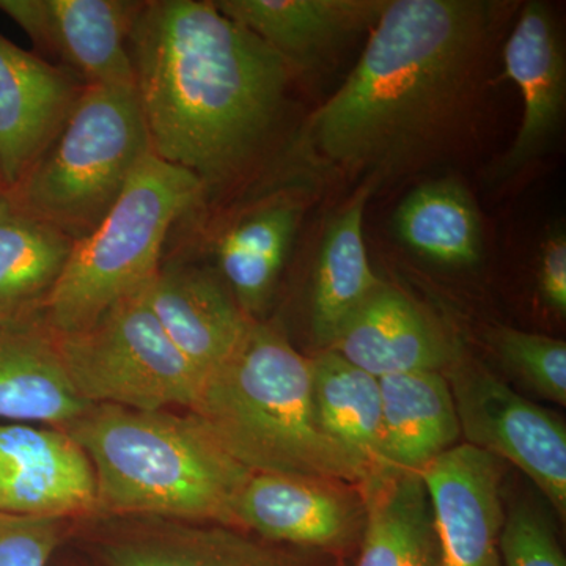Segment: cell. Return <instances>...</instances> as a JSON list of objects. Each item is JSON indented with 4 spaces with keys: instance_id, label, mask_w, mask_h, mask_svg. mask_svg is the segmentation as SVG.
<instances>
[{
    "instance_id": "6da1fadb",
    "label": "cell",
    "mask_w": 566,
    "mask_h": 566,
    "mask_svg": "<svg viewBox=\"0 0 566 566\" xmlns=\"http://www.w3.org/2000/svg\"><path fill=\"white\" fill-rule=\"evenodd\" d=\"M129 50L151 153L208 188L237 177L270 136L289 65L214 2H142Z\"/></svg>"
},
{
    "instance_id": "7a4b0ae2",
    "label": "cell",
    "mask_w": 566,
    "mask_h": 566,
    "mask_svg": "<svg viewBox=\"0 0 566 566\" xmlns=\"http://www.w3.org/2000/svg\"><path fill=\"white\" fill-rule=\"evenodd\" d=\"M486 6L471 0H387L345 84L308 120L331 163H385L447 120L485 48Z\"/></svg>"
},
{
    "instance_id": "3957f363",
    "label": "cell",
    "mask_w": 566,
    "mask_h": 566,
    "mask_svg": "<svg viewBox=\"0 0 566 566\" xmlns=\"http://www.w3.org/2000/svg\"><path fill=\"white\" fill-rule=\"evenodd\" d=\"M191 412L252 474L359 488L375 475L324 431L311 359L281 331L255 319L232 356L205 378Z\"/></svg>"
},
{
    "instance_id": "277c9868",
    "label": "cell",
    "mask_w": 566,
    "mask_h": 566,
    "mask_svg": "<svg viewBox=\"0 0 566 566\" xmlns=\"http://www.w3.org/2000/svg\"><path fill=\"white\" fill-rule=\"evenodd\" d=\"M66 433L92 461L96 509L234 526V502L252 472L192 412L93 405Z\"/></svg>"
},
{
    "instance_id": "5b68a950",
    "label": "cell",
    "mask_w": 566,
    "mask_h": 566,
    "mask_svg": "<svg viewBox=\"0 0 566 566\" xmlns=\"http://www.w3.org/2000/svg\"><path fill=\"white\" fill-rule=\"evenodd\" d=\"M203 196L196 175L148 153L103 221L74 241L40 322L57 337L81 333L144 289L161 268L167 233Z\"/></svg>"
},
{
    "instance_id": "8992f818",
    "label": "cell",
    "mask_w": 566,
    "mask_h": 566,
    "mask_svg": "<svg viewBox=\"0 0 566 566\" xmlns=\"http://www.w3.org/2000/svg\"><path fill=\"white\" fill-rule=\"evenodd\" d=\"M150 151L136 85H84L46 150L6 193L77 241L103 221Z\"/></svg>"
},
{
    "instance_id": "52a82bcc",
    "label": "cell",
    "mask_w": 566,
    "mask_h": 566,
    "mask_svg": "<svg viewBox=\"0 0 566 566\" xmlns=\"http://www.w3.org/2000/svg\"><path fill=\"white\" fill-rule=\"evenodd\" d=\"M54 338L74 389L91 405L192 411L199 400L203 376L164 333L144 289L112 305L87 329Z\"/></svg>"
},
{
    "instance_id": "ba28073f",
    "label": "cell",
    "mask_w": 566,
    "mask_h": 566,
    "mask_svg": "<svg viewBox=\"0 0 566 566\" xmlns=\"http://www.w3.org/2000/svg\"><path fill=\"white\" fill-rule=\"evenodd\" d=\"M447 368L465 444L515 464L565 517V423L474 360L455 356Z\"/></svg>"
},
{
    "instance_id": "9c48e42d",
    "label": "cell",
    "mask_w": 566,
    "mask_h": 566,
    "mask_svg": "<svg viewBox=\"0 0 566 566\" xmlns=\"http://www.w3.org/2000/svg\"><path fill=\"white\" fill-rule=\"evenodd\" d=\"M142 2L133 0H0V11L40 55L82 85H136L129 36Z\"/></svg>"
},
{
    "instance_id": "30bf717a",
    "label": "cell",
    "mask_w": 566,
    "mask_h": 566,
    "mask_svg": "<svg viewBox=\"0 0 566 566\" xmlns=\"http://www.w3.org/2000/svg\"><path fill=\"white\" fill-rule=\"evenodd\" d=\"M419 474L433 510L439 566H502L501 460L464 442Z\"/></svg>"
},
{
    "instance_id": "8fae6325",
    "label": "cell",
    "mask_w": 566,
    "mask_h": 566,
    "mask_svg": "<svg viewBox=\"0 0 566 566\" xmlns=\"http://www.w3.org/2000/svg\"><path fill=\"white\" fill-rule=\"evenodd\" d=\"M96 509V476L69 433L0 424V513L63 517Z\"/></svg>"
},
{
    "instance_id": "7c38bea8",
    "label": "cell",
    "mask_w": 566,
    "mask_h": 566,
    "mask_svg": "<svg viewBox=\"0 0 566 566\" xmlns=\"http://www.w3.org/2000/svg\"><path fill=\"white\" fill-rule=\"evenodd\" d=\"M84 85L0 35V186L13 191L69 117Z\"/></svg>"
},
{
    "instance_id": "4fadbf2b",
    "label": "cell",
    "mask_w": 566,
    "mask_h": 566,
    "mask_svg": "<svg viewBox=\"0 0 566 566\" xmlns=\"http://www.w3.org/2000/svg\"><path fill=\"white\" fill-rule=\"evenodd\" d=\"M301 476L252 474L233 506L234 526L273 542L338 547L364 526L363 491Z\"/></svg>"
},
{
    "instance_id": "5bb4252c",
    "label": "cell",
    "mask_w": 566,
    "mask_h": 566,
    "mask_svg": "<svg viewBox=\"0 0 566 566\" xmlns=\"http://www.w3.org/2000/svg\"><path fill=\"white\" fill-rule=\"evenodd\" d=\"M144 296L203 379L232 356L253 322L214 274L196 266L159 268Z\"/></svg>"
},
{
    "instance_id": "9a60e30c",
    "label": "cell",
    "mask_w": 566,
    "mask_h": 566,
    "mask_svg": "<svg viewBox=\"0 0 566 566\" xmlns=\"http://www.w3.org/2000/svg\"><path fill=\"white\" fill-rule=\"evenodd\" d=\"M505 71L523 95V123L499 172L512 177L546 151L564 120L566 65L554 18L528 2L504 50Z\"/></svg>"
},
{
    "instance_id": "2e32d148",
    "label": "cell",
    "mask_w": 566,
    "mask_h": 566,
    "mask_svg": "<svg viewBox=\"0 0 566 566\" xmlns=\"http://www.w3.org/2000/svg\"><path fill=\"white\" fill-rule=\"evenodd\" d=\"M327 349L378 379L411 371H442L457 356L438 326L409 297L385 283Z\"/></svg>"
},
{
    "instance_id": "e0dca14e",
    "label": "cell",
    "mask_w": 566,
    "mask_h": 566,
    "mask_svg": "<svg viewBox=\"0 0 566 566\" xmlns=\"http://www.w3.org/2000/svg\"><path fill=\"white\" fill-rule=\"evenodd\" d=\"M92 406L74 389L54 335L35 315L0 323V419L69 427Z\"/></svg>"
},
{
    "instance_id": "ac0fdd59",
    "label": "cell",
    "mask_w": 566,
    "mask_h": 566,
    "mask_svg": "<svg viewBox=\"0 0 566 566\" xmlns=\"http://www.w3.org/2000/svg\"><path fill=\"white\" fill-rule=\"evenodd\" d=\"M214 6L293 66L370 28L387 0H219Z\"/></svg>"
},
{
    "instance_id": "d6986e66",
    "label": "cell",
    "mask_w": 566,
    "mask_h": 566,
    "mask_svg": "<svg viewBox=\"0 0 566 566\" xmlns=\"http://www.w3.org/2000/svg\"><path fill=\"white\" fill-rule=\"evenodd\" d=\"M360 491L365 517L357 566H439L433 510L419 472L387 469Z\"/></svg>"
},
{
    "instance_id": "ffe728a7",
    "label": "cell",
    "mask_w": 566,
    "mask_h": 566,
    "mask_svg": "<svg viewBox=\"0 0 566 566\" xmlns=\"http://www.w3.org/2000/svg\"><path fill=\"white\" fill-rule=\"evenodd\" d=\"M387 460L420 472L461 438L455 401L442 371L423 370L379 379Z\"/></svg>"
},
{
    "instance_id": "44dd1931",
    "label": "cell",
    "mask_w": 566,
    "mask_h": 566,
    "mask_svg": "<svg viewBox=\"0 0 566 566\" xmlns=\"http://www.w3.org/2000/svg\"><path fill=\"white\" fill-rule=\"evenodd\" d=\"M74 241L0 193V323L40 312Z\"/></svg>"
},
{
    "instance_id": "7402d4cb",
    "label": "cell",
    "mask_w": 566,
    "mask_h": 566,
    "mask_svg": "<svg viewBox=\"0 0 566 566\" xmlns=\"http://www.w3.org/2000/svg\"><path fill=\"white\" fill-rule=\"evenodd\" d=\"M368 197L370 189H363L324 232L312 292V329L323 349L334 344L349 318L382 285L371 271L365 249Z\"/></svg>"
},
{
    "instance_id": "603a6c76",
    "label": "cell",
    "mask_w": 566,
    "mask_h": 566,
    "mask_svg": "<svg viewBox=\"0 0 566 566\" xmlns=\"http://www.w3.org/2000/svg\"><path fill=\"white\" fill-rule=\"evenodd\" d=\"M316 412L324 431L375 472L397 469L387 460L379 379L333 349L311 359Z\"/></svg>"
},
{
    "instance_id": "cb8c5ba5",
    "label": "cell",
    "mask_w": 566,
    "mask_h": 566,
    "mask_svg": "<svg viewBox=\"0 0 566 566\" xmlns=\"http://www.w3.org/2000/svg\"><path fill=\"white\" fill-rule=\"evenodd\" d=\"M300 222V208L274 200L241 216L216 243L219 268L245 315L262 311L281 274Z\"/></svg>"
},
{
    "instance_id": "d4e9b609",
    "label": "cell",
    "mask_w": 566,
    "mask_h": 566,
    "mask_svg": "<svg viewBox=\"0 0 566 566\" xmlns=\"http://www.w3.org/2000/svg\"><path fill=\"white\" fill-rule=\"evenodd\" d=\"M109 566H294L229 526L148 524L104 546Z\"/></svg>"
},
{
    "instance_id": "484cf974",
    "label": "cell",
    "mask_w": 566,
    "mask_h": 566,
    "mask_svg": "<svg viewBox=\"0 0 566 566\" xmlns=\"http://www.w3.org/2000/svg\"><path fill=\"white\" fill-rule=\"evenodd\" d=\"M395 232L411 251L446 266H471L482 255V222L464 186H420L397 208Z\"/></svg>"
},
{
    "instance_id": "4316f807",
    "label": "cell",
    "mask_w": 566,
    "mask_h": 566,
    "mask_svg": "<svg viewBox=\"0 0 566 566\" xmlns=\"http://www.w3.org/2000/svg\"><path fill=\"white\" fill-rule=\"evenodd\" d=\"M494 349L510 371L536 394L566 403V345L557 338L502 327L494 334Z\"/></svg>"
},
{
    "instance_id": "83f0119b",
    "label": "cell",
    "mask_w": 566,
    "mask_h": 566,
    "mask_svg": "<svg viewBox=\"0 0 566 566\" xmlns=\"http://www.w3.org/2000/svg\"><path fill=\"white\" fill-rule=\"evenodd\" d=\"M502 566H566L564 551L545 513L520 502L501 532Z\"/></svg>"
},
{
    "instance_id": "f1b7e54d",
    "label": "cell",
    "mask_w": 566,
    "mask_h": 566,
    "mask_svg": "<svg viewBox=\"0 0 566 566\" xmlns=\"http://www.w3.org/2000/svg\"><path fill=\"white\" fill-rule=\"evenodd\" d=\"M61 521L0 513V566H46L61 539Z\"/></svg>"
},
{
    "instance_id": "f546056e",
    "label": "cell",
    "mask_w": 566,
    "mask_h": 566,
    "mask_svg": "<svg viewBox=\"0 0 566 566\" xmlns=\"http://www.w3.org/2000/svg\"><path fill=\"white\" fill-rule=\"evenodd\" d=\"M538 289L547 307L558 315L566 312V238L556 232L542 248L538 266Z\"/></svg>"
},
{
    "instance_id": "4dcf8cb0",
    "label": "cell",
    "mask_w": 566,
    "mask_h": 566,
    "mask_svg": "<svg viewBox=\"0 0 566 566\" xmlns=\"http://www.w3.org/2000/svg\"><path fill=\"white\" fill-rule=\"evenodd\" d=\"M0 193H3V189H2V186H0Z\"/></svg>"
}]
</instances>
